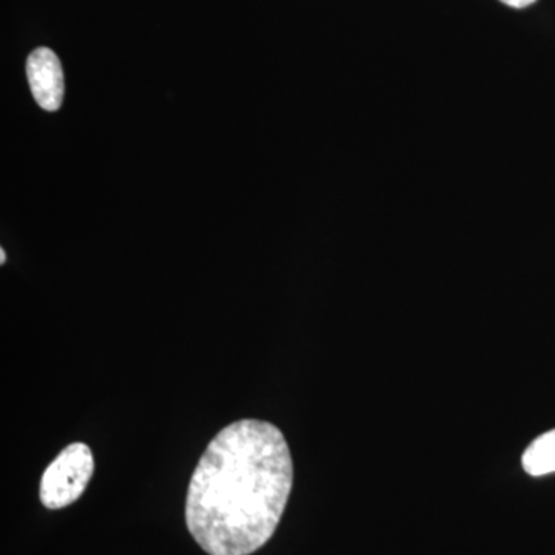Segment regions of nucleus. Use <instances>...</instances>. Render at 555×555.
Masks as SVG:
<instances>
[{
	"label": "nucleus",
	"mask_w": 555,
	"mask_h": 555,
	"mask_svg": "<svg viewBox=\"0 0 555 555\" xmlns=\"http://www.w3.org/2000/svg\"><path fill=\"white\" fill-rule=\"evenodd\" d=\"M294 486L283 433L262 420L219 430L190 478L185 524L208 555H250L275 534Z\"/></svg>",
	"instance_id": "1"
},
{
	"label": "nucleus",
	"mask_w": 555,
	"mask_h": 555,
	"mask_svg": "<svg viewBox=\"0 0 555 555\" xmlns=\"http://www.w3.org/2000/svg\"><path fill=\"white\" fill-rule=\"evenodd\" d=\"M94 474L93 452L86 443L68 444L40 478L39 496L47 509L78 502Z\"/></svg>",
	"instance_id": "2"
},
{
	"label": "nucleus",
	"mask_w": 555,
	"mask_h": 555,
	"mask_svg": "<svg viewBox=\"0 0 555 555\" xmlns=\"http://www.w3.org/2000/svg\"><path fill=\"white\" fill-rule=\"evenodd\" d=\"M27 76L39 107L47 112L60 109L64 101L65 82L56 53L46 47L33 51L27 61Z\"/></svg>",
	"instance_id": "3"
},
{
	"label": "nucleus",
	"mask_w": 555,
	"mask_h": 555,
	"mask_svg": "<svg viewBox=\"0 0 555 555\" xmlns=\"http://www.w3.org/2000/svg\"><path fill=\"white\" fill-rule=\"evenodd\" d=\"M521 465L529 476L543 477L555 473V429L535 438L526 449Z\"/></svg>",
	"instance_id": "4"
},
{
	"label": "nucleus",
	"mask_w": 555,
	"mask_h": 555,
	"mask_svg": "<svg viewBox=\"0 0 555 555\" xmlns=\"http://www.w3.org/2000/svg\"><path fill=\"white\" fill-rule=\"evenodd\" d=\"M500 2L505 3V5L511 7V9H526V7L535 3L537 0H500Z\"/></svg>",
	"instance_id": "5"
},
{
	"label": "nucleus",
	"mask_w": 555,
	"mask_h": 555,
	"mask_svg": "<svg viewBox=\"0 0 555 555\" xmlns=\"http://www.w3.org/2000/svg\"><path fill=\"white\" fill-rule=\"evenodd\" d=\"M5 261H7V255H5V250H0V264H5Z\"/></svg>",
	"instance_id": "6"
}]
</instances>
